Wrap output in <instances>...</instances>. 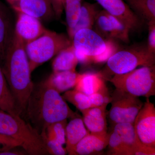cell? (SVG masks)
Returning a JSON list of instances; mask_svg holds the SVG:
<instances>
[{
    "instance_id": "obj_16",
    "label": "cell",
    "mask_w": 155,
    "mask_h": 155,
    "mask_svg": "<svg viewBox=\"0 0 155 155\" xmlns=\"http://www.w3.org/2000/svg\"><path fill=\"white\" fill-rule=\"evenodd\" d=\"M81 75L75 70L53 72L45 81L61 94L75 87Z\"/></svg>"
},
{
    "instance_id": "obj_26",
    "label": "cell",
    "mask_w": 155,
    "mask_h": 155,
    "mask_svg": "<svg viewBox=\"0 0 155 155\" xmlns=\"http://www.w3.org/2000/svg\"><path fill=\"white\" fill-rule=\"evenodd\" d=\"M62 97L65 101L71 103L81 112L93 107L90 96L75 89L65 92Z\"/></svg>"
},
{
    "instance_id": "obj_17",
    "label": "cell",
    "mask_w": 155,
    "mask_h": 155,
    "mask_svg": "<svg viewBox=\"0 0 155 155\" xmlns=\"http://www.w3.org/2000/svg\"><path fill=\"white\" fill-rule=\"evenodd\" d=\"M74 89L88 95L107 89L104 79L99 72L81 74Z\"/></svg>"
},
{
    "instance_id": "obj_20",
    "label": "cell",
    "mask_w": 155,
    "mask_h": 155,
    "mask_svg": "<svg viewBox=\"0 0 155 155\" xmlns=\"http://www.w3.org/2000/svg\"><path fill=\"white\" fill-rule=\"evenodd\" d=\"M78 64L72 45L62 50L53 60L52 67L53 72L75 71Z\"/></svg>"
},
{
    "instance_id": "obj_2",
    "label": "cell",
    "mask_w": 155,
    "mask_h": 155,
    "mask_svg": "<svg viewBox=\"0 0 155 155\" xmlns=\"http://www.w3.org/2000/svg\"><path fill=\"white\" fill-rule=\"evenodd\" d=\"M25 115L40 134L52 123L78 116L62 96L45 81L34 84Z\"/></svg>"
},
{
    "instance_id": "obj_9",
    "label": "cell",
    "mask_w": 155,
    "mask_h": 155,
    "mask_svg": "<svg viewBox=\"0 0 155 155\" xmlns=\"http://www.w3.org/2000/svg\"><path fill=\"white\" fill-rule=\"evenodd\" d=\"M136 134L142 143L155 148V108L147 98L133 123Z\"/></svg>"
},
{
    "instance_id": "obj_34",
    "label": "cell",
    "mask_w": 155,
    "mask_h": 155,
    "mask_svg": "<svg viewBox=\"0 0 155 155\" xmlns=\"http://www.w3.org/2000/svg\"><path fill=\"white\" fill-rule=\"evenodd\" d=\"M12 149L8 150L5 151L1 152H0V155H24L22 152L17 151H14V150H12Z\"/></svg>"
},
{
    "instance_id": "obj_18",
    "label": "cell",
    "mask_w": 155,
    "mask_h": 155,
    "mask_svg": "<svg viewBox=\"0 0 155 155\" xmlns=\"http://www.w3.org/2000/svg\"><path fill=\"white\" fill-rule=\"evenodd\" d=\"M89 133L83 119L78 116L72 118L66 128V149L69 155L76 145Z\"/></svg>"
},
{
    "instance_id": "obj_13",
    "label": "cell",
    "mask_w": 155,
    "mask_h": 155,
    "mask_svg": "<svg viewBox=\"0 0 155 155\" xmlns=\"http://www.w3.org/2000/svg\"><path fill=\"white\" fill-rule=\"evenodd\" d=\"M12 8L40 20L49 19L54 14L50 0H19Z\"/></svg>"
},
{
    "instance_id": "obj_30",
    "label": "cell",
    "mask_w": 155,
    "mask_h": 155,
    "mask_svg": "<svg viewBox=\"0 0 155 155\" xmlns=\"http://www.w3.org/2000/svg\"><path fill=\"white\" fill-rule=\"evenodd\" d=\"M108 44L107 49L99 55L94 57L92 62L95 64H102L107 62L110 57L117 51V46L112 39H107Z\"/></svg>"
},
{
    "instance_id": "obj_5",
    "label": "cell",
    "mask_w": 155,
    "mask_h": 155,
    "mask_svg": "<svg viewBox=\"0 0 155 155\" xmlns=\"http://www.w3.org/2000/svg\"><path fill=\"white\" fill-rule=\"evenodd\" d=\"M104 70L99 73L104 79L116 74L127 73L137 67L155 65V54L147 47H136L116 51L108 59Z\"/></svg>"
},
{
    "instance_id": "obj_35",
    "label": "cell",
    "mask_w": 155,
    "mask_h": 155,
    "mask_svg": "<svg viewBox=\"0 0 155 155\" xmlns=\"http://www.w3.org/2000/svg\"><path fill=\"white\" fill-rule=\"evenodd\" d=\"M6 1L11 6V8H13L14 6L16 5L19 0H6Z\"/></svg>"
},
{
    "instance_id": "obj_7",
    "label": "cell",
    "mask_w": 155,
    "mask_h": 155,
    "mask_svg": "<svg viewBox=\"0 0 155 155\" xmlns=\"http://www.w3.org/2000/svg\"><path fill=\"white\" fill-rule=\"evenodd\" d=\"M108 154L112 155H154L155 148L147 146L139 140L133 124L118 123L109 134Z\"/></svg>"
},
{
    "instance_id": "obj_4",
    "label": "cell",
    "mask_w": 155,
    "mask_h": 155,
    "mask_svg": "<svg viewBox=\"0 0 155 155\" xmlns=\"http://www.w3.org/2000/svg\"><path fill=\"white\" fill-rule=\"evenodd\" d=\"M71 45L68 36L46 29L40 36L25 45L31 72Z\"/></svg>"
},
{
    "instance_id": "obj_31",
    "label": "cell",
    "mask_w": 155,
    "mask_h": 155,
    "mask_svg": "<svg viewBox=\"0 0 155 155\" xmlns=\"http://www.w3.org/2000/svg\"><path fill=\"white\" fill-rule=\"evenodd\" d=\"M19 147L21 146L17 140L8 136L0 134V152Z\"/></svg>"
},
{
    "instance_id": "obj_28",
    "label": "cell",
    "mask_w": 155,
    "mask_h": 155,
    "mask_svg": "<svg viewBox=\"0 0 155 155\" xmlns=\"http://www.w3.org/2000/svg\"><path fill=\"white\" fill-rule=\"evenodd\" d=\"M107 14L114 27L116 39L125 43H128L129 41L130 28L118 18L108 14L107 13Z\"/></svg>"
},
{
    "instance_id": "obj_1",
    "label": "cell",
    "mask_w": 155,
    "mask_h": 155,
    "mask_svg": "<svg viewBox=\"0 0 155 155\" xmlns=\"http://www.w3.org/2000/svg\"><path fill=\"white\" fill-rule=\"evenodd\" d=\"M2 68L14 97L18 114L25 115L34 85L25 44L14 33L8 45Z\"/></svg>"
},
{
    "instance_id": "obj_15",
    "label": "cell",
    "mask_w": 155,
    "mask_h": 155,
    "mask_svg": "<svg viewBox=\"0 0 155 155\" xmlns=\"http://www.w3.org/2000/svg\"><path fill=\"white\" fill-rule=\"evenodd\" d=\"M107 105L94 107L81 111L85 127L91 133L104 135L107 133Z\"/></svg>"
},
{
    "instance_id": "obj_12",
    "label": "cell",
    "mask_w": 155,
    "mask_h": 155,
    "mask_svg": "<svg viewBox=\"0 0 155 155\" xmlns=\"http://www.w3.org/2000/svg\"><path fill=\"white\" fill-rule=\"evenodd\" d=\"M14 33L25 45L40 36L46 30L40 20L22 12H17Z\"/></svg>"
},
{
    "instance_id": "obj_32",
    "label": "cell",
    "mask_w": 155,
    "mask_h": 155,
    "mask_svg": "<svg viewBox=\"0 0 155 155\" xmlns=\"http://www.w3.org/2000/svg\"><path fill=\"white\" fill-rule=\"evenodd\" d=\"M148 37L147 48L150 52L155 54V20L147 22Z\"/></svg>"
},
{
    "instance_id": "obj_27",
    "label": "cell",
    "mask_w": 155,
    "mask_h": 155,
    "mask_svg": "<svg viewBox=\"0 0 155 155\" xmlns=\"http://www.w3.org/2000/svg\"><path fill=\"white\" fill-rule=\"evenodd\" d=\"M67 124V119L54 122L49 125L41 134H44L48 137L56 140L64 145L66 144V128Z\"/></svg>"
},
{
    "instance_id": "obj_25",
    "label": "cell",
    "mask_w": 155,
    "mask_h": 155,
    "mask_svg": "<svg viewBox=\"0 0 155 155\" xmlns=\"http://www.w3.org/2000/svg\"><path fill=\"white\" fill-rule=\"evenodd\" d=\"M95 31L105 39H116V33L107 14L104 10L100 11L95 20Z\"/></svg>"
},
{
    "instance_id": "obj_21",
    "label": "cell",
    "mask_w": 155,
    "mask_h": 155,
    "mask_svg": "<svg viewBox=\"0 0 155 155\" xmlns=\"http://www.w3.org/2000/svg\"><path fill=\"white\" fill-rule=\"evenodd\" d=\"M97 3L83 2L81 6L80 17L77 24L72 31L69 38L72 41L74 34L82 28L93 29L97 14L99 12Z\"/></svg>"
},
{
    "instance_id": "obj_24",
    "label": "cell",
    "mask_w": 155,
    "mask_h": 155,
    "mask_svg": "<svg viewBox=\"0 0 155 155\" xmlns=\"http://www.w3.org/2000/svg\"><path fill=\"white\" fill-rule=\"evenodd\" d=\"M83 0H64V10L66 13V22L69 38L80 17Z\"/></svg>"
},
{
    "instance_id": "obj_29",
    "label": "cell",
    "mask_w": 155,
    "mask_h": 155,
    "mask_svg": "<svg viewBox=\"0 0 155 155\" xmlns=\"http://www.w3.org/2000/svg\"><path fill=\"white\" fill-rule=\"evenodd\" d=\"M41 135L43 139L49 154L65 155L68 153L66 148L56 140L48 137L43 133L41 134Z\"/></svg>"
},
{
    "instance_id": "obj_23",
    "label": "cell",
    "mask_w": 155,
    "mask_h": 155,
    "mask_svg": "<svg viewBox=\"0 0 155 155\" xmlns=\"http://www.w3.org/2000/svg\"><path fill=\"white\" fill-rule=\"evenodd\" d=\"M0 110L13 115H19L14 97L0 66Z\"/></svg>"
},
{
    "instance_id": "obj_19",
    "label": "cell",
    "mask_w": 155,
    "mask_h": 155,
    "mask_svg": "<svg viewBox=\"0 0 155 155\" xmlns=\"http://www.w3.org/2000/svg\"><path fill=\"white\" fill-rule=\"evenodd\" d=\"M14 30L8 10L0 0V61H4Z\"/></svg>"
},
{
    "instance_id": "obj_14",
    "label": "cell",
    "mask_w": 155,
    "mask_h": 155,
    "mask_svg": "<svg viewBox=\"0 0 155 155\" xmlns=\"http://www.w3.org/2000/svg\"><path fill=\"white\" fill-rule=\"evenodd\" d=\"M109 134L104 135L90 133L74 148L70 155L99 154L107 147Z\"/></svg>"
},
{
    "instance_id": "obj_6",
    "label": "cell",
    "mask_w": 155,
    "mask_h": 155,
    "mask_svg": "<svg viewBox=\"0 0 155 155\" xmlns=\"http://www.w3.org/2000/svg\"><path fill=\"white\" fill-rule=\"evenodd\" d=\"M107 80L116 89L137 97L146 98L155 95V67H142L122 74H116Z\"/></svg>"
},
{
    "instance_id": "obj_22",
    "label": "cell",
    "mask_w": 155,
    "mask_h": 155,
    "mask_svg": "<svg viewBox=\"0 0 155 155\" xmlns=\"http://www.w3.org/2000/svg\"><path fill=\"white\" fill-rule=\"evenodd\" d=\"M142 21L147 23L155 20V0H124Z\"/></svg>"
},
{
    "instance_id": "obj_10",
    "label": "cell",
    "mask_w": 155,
    "mask_h": 155,
    "mask_svg": "<svg viewBox=\"0 0 155 155\" xmlns=\"http://www.w3.org/2000/svg\"><path fill=\"white\" fill-rule=\"evenodd\" d=\"M107 39H105L90 28L77 31L72 39V45L75 51L91 57L92 59L104 53L107 49Z\"/></svg>"
},
{
    "instance_id": "obj_33",
    "label": "cell",
    "mask_w": 155,
    "mask_h": 155,
    "mask_svg": "<svg viewBox=\"0 0 155 155\" xmlns=\"http://www.w3.org/2000/svg\"><path fill=\"white\" fill-rule=\"evenodd\" d=\"M52 6L54 14L58 18H60L64 11V0H50Z\"/></svg>"
},
{
    "instance_id": "obj_8",
    "label": "cell",
    "mask_w": 155,
    "mask_h": 155,
    "mask_svg": "<svg viewBox=\"0 0 155 155\" xmlns=\"http://www.w3.org/2000/svg\"><path fill=\"white\" fill-rule=\"evenodd\" d=\"M111 106L108 116L110 122L118 123L133 124L143 103L138 98L116 89L111 97Z\"/></svg>"
},
{
    "instance_id": "obj_11",
    "label": "cell",
    "mask_w": 155,
    "mask_h": 155,
    "mask_svg": "<svg viewBox=\"0 0 155 155\" xmlns=\"http://www.w3.org/2000/svg\"><path fill=\"white\" fill-rule=\"evenodd\" d=\"M99 5L110 15L118 18L130 31L139 30L143 21L132 11L124 0H95Z\"/></svg>"
},
{
    "instance_id": "obj_3",
    "label": "cell",
    "mask_w": 155,
    "mask_h": 155,
    "mask_svg": "<svg viewBox=\"0 0 155 155\" xmlns=\"http://www.w3.org/2000/svg\"><path fill=\"white\" fill-rule=\"evenodd\" d=\"M0 134L19 142L28 154L49 155L40 134L19 115H11L0 110Z\"/></svg>"
}]
</instances>
